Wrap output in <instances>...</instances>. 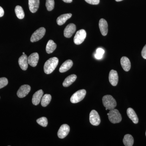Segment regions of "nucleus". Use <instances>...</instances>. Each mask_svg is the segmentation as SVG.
Returning <instances> with one entry per match:
<instances>
[{
    "label": "nucleus",
    "mask_w": 146,
    "mask_h": 146,
    "mask_svg": "<svg viewBox=\"0 0 146 146\" xmlns=\"http://www.w3.org/2000/svg\"><path fill=\"white\" fill-rule=\"evenodd\" d=\"M58 63L57 57L51 58L47 60L44 65V71L47 74H50L54 70Z\"/></svg>",
    "instance_id": "1"
},
{
    "label": "nucleus",
    "mask_w": 146,
    "mask_h": 146,
    "mask_svg": "<svg viewBox=\"0 0 146 146\" xmlns=\"http://www.w3.org/2000/svg\"><path fill=\"white\" fill-rule=\"evenodd\" d=\"M103 104L106 110H112L114 109L117 106V102L112 96L110 95H106L103 97Z\"/></svg>",
    "instance_id": "2"
},
{
    "label": "nucleus",
    "mask_w": 146,
    "mask_h": 146,
    "mask_svg": "<svg viewBox=\"0 0 146 146\" xmlns=\"http://www.w3.org/2000/svg\"><path fill=\"white\" fill-rule=\"evenodd\" d=\"M107 115H108L109 121L112 123H117L121 121V115L118 110L115 108L110 110Z\"/></svg>",
    "instance_id": "3"
},
{
    "label": "nucleus",
    "mask_w": 146,
    "mask_h": 146,
    "mask_svg": "<svg viewBox=\"0 0 146 146\" xmlns=\"http://www.w3.org/2000/svg\"><path fill=\"white\" fill-rule=\"evenodd\" d=\"M86 95V91L81 89L76 91L71 97L70 101L72 103L75 104L81 101Z\"/></svg>",
    "instance_id": "4"
},
{
    "label": "nucleus",
    "mask_w": 146,
    "mask_h": 146,
    "mask_svg": "<svg viewBox=\"0 0 146 146\" xmlns=\"http://www.w3.org/2000/svg\"><path fill=\"white\" fill-rule=\"evenodd\" d=\"M46 31V29L44 27H41L36 30L32 35L31 42H36L42 39L44 36Z\"/></svg>",
    "instance_id": "5"
},
{
    "label": "nucleus",
    "mask_w": 146,
    "mask_h": 146,
    "mask_svg": "<svg viewBox=\"0 0 146 146\" xmlns=\"http://www.w3.org/2000/svg\"><path fill=\"white\" fill-rule=\"evenodd\" d=\"M86 36V32L84 30L81 29L77 32L74 37V41L76 45H80L84 41Z\"/></svg>",
    "instance_id": "6"
},
{
    "label": "nucleus",
    "mask_w": 146,
    "mask_h": 146,
    "mask_svg": "<svg viewBox=\"0 0 146 146\" xmlns=\"http://www.w3.org/2000/svg\"><path fill=\"white\" fill-rule=\"evenodd\" d=\"M90 122L92 125L98 126L99 125L100 123V118L98 113L96 110H92L89 115Z\"/></svg>",
    "instance_id": "7"
},
{
    "label": "nucleus",
    "mask_w": 146,
    "mask_h": 146,
    "mask_svg": "<svg viewBox=\"0 0 146 146\" xmlns=\"http://www.w3.org/2000/svg\"><path fill=\"white\" fill-rule=\"evenodd\" d=\"M31 88L29 85H25L21 86L17 91V95L20 98H23L26 96L31 91Z\"/></svg>",
    "instance_id": "8"
},
{
    "label": "nucleus",
    "mask_w": 146,
    "mask_h": 146,
    "mask_svg": "<svg viewBox=\"0 0 146 146\" xmlns=\"http://www.w3.org/2000/svg\"><path fill=\"white\" fill-rule=\"evenodd\" d=\"M70 131V127L68 125H62L58 131V138L63 139L67 136Z\"/></svg>",
    "instance_id": "9"
},
{
    "label": "nucleus",
    "mask_w": 146,
    "mask_h": 146,
    "mask_svg": "<svg viewBox=\"0 0 146 146\" xmlns=\"http://www.w3.org/2000/svg\"><path fill=\"white\" fill-rule=\"evenodd\" d=\"M76 30V26L74 24L71 23L67 26L64 31V35L66 38H70L72 36Z\"/></svg>",
    "instance_id": "10"
},
{
    "label": "nucleus",
    "mask_w": 146,
    "mask_h": 146,
    "mask_svg": "<svg viewBox=\"0 0 146 146\" xmlns=\"http://www.w3.org/2000/svg\"><path fill=\"white\" fill-rule=\"evenodd\" d=\"M39 59V54L37 52L33 53L28 57V63L32 67H35L38 63Z\"/></svg>",
    "instance_id": "11"
},
{
    "label": "nucleus",
    "mask_w": 146,
    "mask_h": 146,
    "mask_svg": "<svg viewBox=\"0 0 146 146\" xmlns=\"http://www.w3.org/2000/svg\"><path fill=\"white\" fill-rule=\"evenodd\" d=\"M109 80L112 86H116L117 84L119 77L117 71L114 70L110 71L109 75Z\"/></svg>",
    "instance_id": "12"
},
{
    "label": "nucleus",
    "mask_w": 146,
    "mask_h": 146,
    "mask_svg": "<svg viewBox=\"0 0 146 146\" xmlns=\"http://www.w3.org/2000/svg\"><path fill=\"white\" fill-rule=\"evenodd\" d=\"M18 63L22 70L24 71L26 70L28 67V57L27 55L23 54L19 58Z\"/></svg>",
    "instance_id": "13"
},
{
    "label": "nucleus",
    "mask_w": 146,
    "mask_h": 146,
    "mask_svg": "<svg viewBox=\"0 0 146 146\" xmlns=\"http://www.w3.org/2000/svg\"><path fill=\"white\" fill-rule=\"evenodd\" d=\"M99 25L102 34L103 36L107 35L108 32V25L107 21L104 19H101L99 21Z\"/></svg>",
    "instance_id": "14"
},
{
    "label": "nucleus",
    "mask_w": 146,
    "mask_h": 146,
    "mask_svg": "<svg viewBox=\"0 0 146 146\" xmlns=\"http://www.w3.org/2000/svg\"><path fill=\"white\" fill-rule=\"evenodd\" d=\"M43 94H44V92L42 90H39L35 93L33 95L32 100L33 104L36 106L39 104L42 100Z\"/></svg>",
    "instance_id": "15"
},
{
    "label": "nucleus",
    "mask_w": 146,
    "mask_h": 146,
    "mask_svg": "<svg viewBox=\"0 0 146 146\" xmlns=\"http://www.w3.org/2000/svg\"><path fill=\"white\" fill-rule=\"evenodd\" d=\"M39 5V0H29V6L30 11L33 13H35Z\"/></svg>",
    "instance_id": "16"
},
{
    "label": "nucleus",
    "mask_w": 146,
    "mask_h": 146,
    "mask_svg": "<svg viewBox=\"0 0 146 146\" xmlns=\"http://www.w3.org/2000/svg\"><path fill=\"white\" fill-rule=\"evenodd\" d=\"M73 65V61L71 60H66L62 64L59 68V72L60 73H64L69 70Z\"/></svg>",
    "instance_id": "17"
},
{
    "label": "nucleus",
    "mask_w": 146,
    "mask_h": 146,
    "mask_svg": "<svg viewBox=\"0 0 146 146\" xmlns=\"http://www.w3.org/2000/svg\"><path fill=\"white\" fill-rule=\"evenodd\" d=\"M121 64L122 67L126 72H128L131 68L130 60L127 57L123 56L121 59Z\"/></svg>",
    "instance_id": "18"
},
{
    "label": "nucleus",
    "mask_w": 146,
    "mask_h": 146,
    "mask_svg": "<svg viewBox=\"0 0 146 146\" xmlns=\"http://www.w3.org/2000/svg\"><path fill=\"white\" fill-rule=\"evenodd\" d=\"M128 116L133 122L135 124H137L138 122V119L136 112L132 108H128L127 111Z\"/></svg>",
    "instance_id": "19"
},
{
    "label": "nucleus",
    "mask_w": 146,
    "mask_h": 146,
    "mask_svg": "<svg viewBox=\"0 0 146 146\" xmlns=\"http://www.w3.org/2000/svg\"><path fill=\"white\" fill-rule=\"evenodd\" d=\"M72 14L70 13H66L60 15L56 20V23L58 25L61 26L63 25L67 20L72 17Z\"/></svg>",
    "instance_id": "20"
},
{
    "label": "nucleus",
    "mask_w": 146,
    "mask_h": 146,
    "mask_svg": "<svg viewBox=\"0 0 146 146\" xmlns=\"http://www.w3.org/2000/svg\"><path fill=\"white\" fill-rule=\"evenodd\" d=\"M77 78V76L75 74H72L68 76L65 79L63 82V85L64 87H68L74 82Z\"/></svg>",
    "instance_id": "21"
},
{
    "label": "nucleus",
    "mask_w": 146,
    "mask_h": 146,
    "mask_svg": "<svg viewBox=\"0 0 146 146\" xmlns=\"http://www.w3.org/2000/svg\"><path fill=\"white\" fill-rule=\"evenodd\" d=\"M56 44L52 40H50L48 42L46 46V51L48 54L52 53L56 48Z\"/></svg>",
    "instance_id": "22"
},
{
    "label": "nucleus",
    "mask_w": 146,
    "mask_h": 146,
    "mask_svg": "<svg viewBox=\"0 0 146 146\" xmlns=\"http://www.w3.org/2000/svg\"><path fill=\"white\" fill-rule=\"evenodd\" d=\"M123 143L125 146H133L134 143L133 137L130 134H126L124 137Z\"/></svg>",
    "instance_id": "23"
},
{
    "label": "nucleus",
    "mask_w": 146,
    "mask_h": 146,
    "mask_svg": "<svg viewBox=\"0 0 146 146\" xmlns=\"http://www.w3.org/2000/svg\"><path fill=\"white\" fill-rule=\"evenodd\" d=\"M52 99L51 96L50 94H46L43 96L41 100V105L43 107H46L50 102Z\"/></svg>",
    "instance_id": "24"
},
{
    "label": "nucleus",
    "mask_w": 146,
    "mask_h": 146,
    "mask_svg": "<svg viewBox=\"0 0 146 146\" xmlns=\"http://www.w3.org/2000/svg\"><path fill=\"white\" fill-rule=\"evenodd\" d=\"M15 13L18 18L20 19H23L25 17V13L23 9L21 6H16L15 9Z\"/></svg>",
    "instance_id": "25"
},
{
    "label": "nucleus",
    "mask_w": 146,
    "mask_h": 146,
    "mask_svg": "<svg viewBox=\"0 0 146 146\" xmlns=\"http://www.w3.org/2000/svg\"><path fill=\"white\" fill-rule=\"evenodd\" d=\"M36 122L39 125L44 127H46L48 125V121L46 118L45 117H42L36 120Z\"/></svg>",
    "instance_id": "26"
},
{
    "label": "nucleus",
    "mask_w": 146,
    "mask_h": 146,
    "mask_svg": "<svg viewBox=\"0 0 146 146\" xmlns=\"http://www.w3.org/2000/svg\"><path fill=\"white\" fill-rule=\"evenodd\" d=\"M46 5L47 10L48 11L52 10L54 7V0H46Z\"/></svg>",
    "instance_id": "27"
},
{
    "label": "nucleus",
    "mask_w": 146,
    "mask_h": 146,
    "mask_svg": "<svg viewBox=\"0 0 146 146\" xmlns=\"http://www.w3.org/2000/svg\"><path fill=\"white\" fill-rule=\"evenodd\" d=\"M8 83V81L7 78L5 77L0 78V89L6 86Z\"/></svg>",
    "instance_id": "28"
},
{
    "label": "nucleus",
    "mask_w": 146,
    "mask_h": 146,
    "mask_svg": "<svg viewBox=\"0 0 146 146\" xmlns=\"http://www.w3.org/2000/svg\"><path fill=\"white\" fill-rule=\"evenodd\" d=\"M86 2L91 5H98L100 3V0H85Z\"/></svg>",
    "instance_id": "29"
},
{
    "label": "nucleus",
    "mask_w": 146,
    "mask_h": 146,
    "mask_svg": "<svg viewBox=\"0 0 146 146\" xmlns=\"http://www.w3.org/2000/svg\"><path fill=\"white\" fill-rule=\"evenodd\" d=\"M142 57L144 59H146V45L142 50V52H141Z\"/></svg>",
    "instance_id": "30"
},
{
    "label": "nucleus",
    "mask_w": 146,
    "mask_h": 146,
    "mask_svg": "<svg viewBox=\"0 0 146 146\" xmlns=\"http://www.w3.org/2000/svg\"><path fill=\"white\" fill-rule=\"evenodd\" d=\"M104 50L102 48H98L96 50V53L98 54L101 55L103 56L104 53Z\"/></svg>",
    "instance_id": "31"
},
{
    "label": "nucleus",
    "mask_w": 146,
    "mask_h": 146,
    "mask_svg": "<svg viewBox=\"0 0 146 146\" xmlns=\"http://www.w3.org/2000/svg\"><path fill=\"white\" fill-rule=\"evenodd\" d=\"M95 57L97 59H101L102 58L103 56L100 54H98L97 53H96L95 54Z\"/></svg>",
    "instance_id": "32"
},
{
    "label": "nucleus",
    "mask_w": 146,
    "mask_h": 146,
    "mask_svg": "<svg viewBox=\"0 0 146 146\" xmlns=\"http://www.w3.org/2000/svg\"><path fill=\"white\" fill-rule=\"evenodd\" d=\"M4 14V11L1 7L0 6V17H3Z\"/></svg>",
    "instance_id": "33"
},
{
    "label": "nucleus",
    "mask_w": 146,
    "mask_h": 146,
    "mask_svg": "<svg viewBox=\"0 0 146 146\" xmlns=\"http://www.w3.org/2000/svg\"><path fill=\"white\" fill-rule=\"evenodd\" d=\"M64 2L66 3H71L72 2V0H63Z\"/></svg>",
    "instance_id": "34"
},
{
    "label": "nucleus",
    "mask_w": 146,
    "mask_h": 146,
    "mask_svg": "<svg viewBox=\"0 0 146 146\" xmlns=\"http://www.w3.org/2000/svg\"><path fill=\"white\" fill-rule=\"evenodd\" d=\"M117 2H120L121 1H122L123 0H115Z\"/></svg>",
    "instance_id": "35"
},
{
    "label": "nucleus",
    "mask_w": 146,
    "mask_h": 146,
    "mask_svg": "<svg viewBox=\"0 0 146 146\" xmlns=\"http://www.w3.org/2000/svg\"><path fill=\"white\" fill-rule=\"evenodd\" d=\"M23 54H25V52H23Z\"/></svg>",
    "instance_id": "36"
},
{
    "label": "nucleus",
    "mask_w": 146,
    "mask_h": 146,
    "mask_svg": "<svg viewBox=\"0 0 146 146\" xmlns=\"http://www.w3.org/2000/svg\"></svg>",
    "instance_id": "37"
}]
</instances>
